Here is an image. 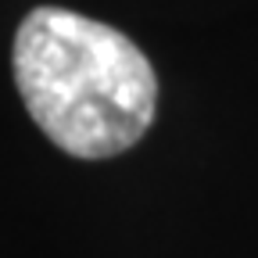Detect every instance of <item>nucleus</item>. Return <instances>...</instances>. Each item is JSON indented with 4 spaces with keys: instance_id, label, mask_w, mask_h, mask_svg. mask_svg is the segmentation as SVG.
Listing matches in <instances>:
<instances>
[{
    "instance_id": "1",
    "label": "nucleus",
    "mask_w": 258,
    "mask_h": 258,
    "mask_svg": "<svg viewBox=\"0 0 258 258\" xmlns=\"http://www.w3.org/2000/svg\"><path fill=\"white\" fill-rule=\"evenodd\" d=\"M15 83L32 122L72 158L122 154L154 122L158 79L144 50L64 8H36L18 25Z\"/></svg>"
}]
</instances>
